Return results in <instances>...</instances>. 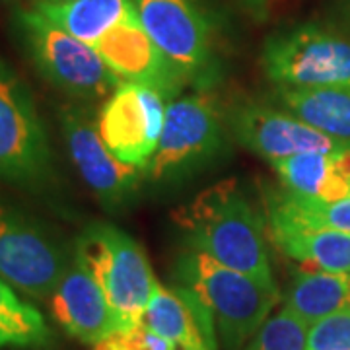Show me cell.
Instances as JSON below:
<instances>
[{
	"label": "cell",
	"mask_w": 350,
	"mask_h": 350,
	"mask_svg": "<svg viewBox=\"0 0 350 350\" xmlns=\"http://www.w3.org/2000/svg\"><path fill=\"white\" fill-rule=\"evenodd\" d=\"M278 96L292 115L350 144V86L280 88Z\"/></svg>",
	"instance_id": "cell-19"
},
{
	"label": "cell",
	"mask_w": 350,
	"mask_h": 350,
	"mask_svg": "<svg viewBox=\"0 0 350 350\" xmlns=\"http://www.w3.org/2000/svg\"><path fill=\"white\" fill-rule=\"evenodd\" d=\"M94 350H177V347L140 323L129 331H115L109 337L96 342Z\"/></svg>",
	"instance_id": "cell-25"
},
{
	"label": "cell",
	"mask_w": 350,
	"mask_h": 350,
	"mask_svg": "<svg viewBox=\"0 0 350 350\" xmlns=\"http://www.w3.org/2000/svg\"><path fill=\"white\" fill-rule=\"evenodd\" d=\"M72 259L27 214L0 195V278L47 300Z\"/></svg>",
	"instance_id": "cell-7"
},
{
	"label": "cell",
	"mask_w": 350,
	"mask_h": 350,
	"mask_svg": "<svg viewBox=\"0 0 350 350\" xmlns=\"http://www.w3.org/2000/svg\"><path fill=\"white\" fill-rule=\"evenodd\" d=\"M103 63L123 84L146 86L174 101L185 80L156 47L138 18L137 8L126 14L109 33L94 45Z\"/></svg>",
	"instance_id": "cell-11"
},
{
	"label": "cell",
	"mask_w": 350,
	"mask_h": 350,
	"mask_svg": "<svg viewBox=\"0 0 350 350\" xmlns=\"http://www.w3.org/2000/svg\"><path fill=\"white\" fill-rule=\"evenodd\" d=\"M51 177L49 140L29 88L0 61V179L38 187Z\"/></svg>",
	"instance_id": "cell-5"
},
{
	"label": "cell",
	"mask_w": 350,
	"mask_h": 350,
	"mask_svg": "<svg viewBox=\"0 0 350 350\" xmlns=\"http://www.w3.org/2000/svg\"><path fill=\"white\" fill-rule=\"evenodd\" d=\"M308 337L310 325L284 306L275 315H269L253 335L247 350H306Z\"/></svg>",
	"instance_id": "cell-23"
},
{
	"label": "cell",
	"mask_w": 350,
	"mask_h": 350,
	"mask_svg": "<svg viewBox=\"0 0 350 350\" xmlns=\"http://www.w3.org/2000/svg\"><path fill=\"white\" fill-rule=\"evenodd\" d=\"M230 125L247 150L259 154L271 163L306 152L350 150V144L327 137L296 115L276 111L259 103L238 107L230 117Z\"/></svg>",
	"instance_id": "cell-13"
},
{
	"label": "cell",
	"mask_w": 350,
	"mask_h": 350,
	"mask_svg": "<svg viewBox=\"0 0 350 350\" xmlns=\"http://www.w3.org/2000/svg\"><path fill=\"white\" fill-rule=\"evenodd\" d=\"M247 2H250V4H262L265 0H247Z\"/></svg>",
	"instance_id": "cell-26"
},
{
	"label": "cell",
	"mask_w": 350,
	"mask_h": 350,
	"mask_svg": "<svg viewBox=\"0 0 350 350\" xmlns=\"http://www.w3.org/2000/svg\"><path fill=\"white\" fill-rule=\"evenodd\" d=\"M284 306L310 327L329 315L350 310V275L321 269L298 271L288 286Z\"/></svg>",
	"instance_id": "cell-20"
},
{
	"label": "cell",
	"mask_w": 350,
	"mask_h": 350,
	"mask_svg": "<svg viewBox=\"0 0 350 350\" xmlns=\"http://www.w3.org/2000/svg\"><path fill=\"white\" fill-rule=\"evenodd\" d=\"M267 218L312 228H331L350 234V197L337 200H312L294 197L288 191H282L269 197Z\"/></svg>",
	"instance_id": "cell-22"
},
{
	"label": "cell",
	"mask_w": 350,
	"mask_h": 350,
	"mask_svg": "<svg viewBox=\"0 0 350 350\" xmlns=\"http://www.w3.org/2000/svg\"><path fill=\"white\" fill-rule=\"evenodd\" d=\"M16 25L38 70L53 86L82 100L109 98L123 82L100 53L76 39L38 10H20Z\"/></svg>",
	"instance_id": "cell-4"
},
{
	"label": "cell",
	"mask_w": 350,
	"mask_h": 350,
	"mask_svg": "<svg viewBox=\"0 0 350 350\" xmlns=\"http://www.w3.org/2000/svg\"><path fill=\"white\" fill-rule=\"evenodd\" d=\"M49 340L51 331L41 312L0 278V349H39Z\"/></svg>",
	"instance_id": "cell-21"
},
{
	"label": "cell",
	"mask_w": 350,
	"mask_h": 350,
	"mask_svg": "<svg viewBox=\"0 0 350 350\" xmlns=\"http://www.w3.org/2000/svg\"><path fill=\"white\" fill-rule=\"evenodd\" d=\"M179 275L208 312L228 350L243 347L280 301L276 282L234 271L199 251L183 257Z\"/></svg>",
	"instance_id": "cell-2"
},
{
	"label": "cell",
	"mask_w": 350,
	"mask_h": 350,
	"mask_svg": "<svg viewBox=\"0 0 350 350\" xmlns=\"http://www.w3.org/2000/svg\"><path fill=\"white\" fill-rule=\"evenodd\" d=\"M269 232L276 247L284 251L290 259L312 265L313 269L350 275L349 232L298 226L282 220H269Z\"/></svg>",
	"instance_id": "cell-17"
},
{
	"label": "cell",
	"mask_w": 350,
	"mask_h": 350,
	"mask_svg": "<svg viewBox=\"0 0 350 350\" xmlns=\"http://www.w3.org/2000/svg\"><path fill=\"white\" fill-rule=\"evenodd\" d=\"M306 350H350V310L329 315L310 327Z\"/></svg>",
	"instance_id": "cell-24"
},
{
	"label": "cell",
	"mask_w": 350,
	"mask_h": 350,
	"mask_svg": "<svg viewBox=\"0 0 350 350\" xmlns=\"http://www.w3.org/2000/svg\"><path fill=\"white\" fill-rule=\"evenodd\" d=\"M165 98L156 90L121 84L107 98L98 129L105 146L123 163L146 167L165 121Z\"/></svg>",
	"instance_id": "cell-10"
},
{
	"label": "cell",
	"mask_w": 350,
	"mask_h": 350,
	"mask_svg": "<svg viewBox=\"0 0 350 350\" xmlns=\"http://www.w3.org/2000/svg\"><path fill=\"white\" fill-rule=\"evenodd\" d=\"M146 33L187 82L204 84L213 63V24L199 0H133Z\"/></svg>",
	"instance_id": "cell-9"
},
{
	"label": "cell",
	"mask_w": 350,
	"mask_h": 350,
	"mask_svg": "<svg viewBox=\"0 0 350 350\" xmlns=\"http://www.w3.org/2000/svg\"><path fill=\"white\" fill-rule=\"evenodd\" d=\"M51 313L70 337L96 345L117 331L109 301L84 262L75 257L51 294Z\"/></svg>",
	"instance_id": "cell-14"
},
{
	"label": "cell",
	"mask_w": 350,
	"mask_h": 350,
	"mask_svg": "<svg viewBox=\"0 0 350 350\" xmlns=\"http://www.w3.org/2000/svg\"><path fill=\"white\" fill-rule=\"evenodd\" d=\"M262 68L280 88L350 86V43L317 25H301L267 39Z\"/></svg>",
	"instance_id": "cell-6"
},
{
	"label": "cell",
	"mask_w": 350,
	"mask_h": 350,
	"mask_svg": "<svg viewBox=\"0 0 350 350\" xmlns=\"http://www.w3.org/2000/svg\"><path fill=\"white\" fill-rule=\"evenodd\" d=\"M222 117L211 92L167 101L162 137L144 172L160 181L208 160L222 144Z\"/></svg>",
	"instance_id": "cell-8"
},
{
	"label": "cell",
	"mask_w": 350,
	"mask_h": 350,
	"mask_svg": "<svg viewBox=\"0 0 350 350\" xmlns=\"http://www.w3.org/2000/svg\"><path fill=\"white\" fill-rule=\"evenodd\" d=\"M142 325L172 340L183 350H214L216 329L204 306L187 286H163L156 282Z\"/></svg>",
	"instance_id": "cell-15"
},
{
	"label": "cell",
	"mask_w": 350,
	"mask_h": 350,
	"mask_svg": "<svg viewBox=\"0 0 350 350\" xmlns=\"http://www.w3.org/2000/svg\"><path fill=\"white\" fill-rule=\"evenodd\" d=\"M133 6V0H33V10L92 47L109 33Z\"/></svg>",
	"instance_id": "cell-18"
},
{
	"label": "cell",
	"mask_w": 350,
	"mask_h": 350,
	"mask_svg": "<svg viewBox=\"0 0 350 350\" xmlns=\"http://www.w3.org/2000/svg\"><path fill=\"white\" fill-rule=\"evenodd\" d=\"M189 245L234 271L275 282L265 220L236 179L204 189L175 214Z\"/></svg>",
	"instance_id": "cell-1"
},
{
	"label": "cell",
	"mask_w": 350,
	"mask_h": 350,
	"mask_svg": "<svg viewBox=\"0 0 350 350\" xmlns=\"http://www.w3.org/2000/svg\"><path fill=\"white\" fill-rule=\"evenodd\" d=\"M284 191L312 200L350 197V150L306 152L273 163Z\"/></svg>",
	"instance_id": "cell-16"
},
{
	"label": "cell",
	"mask_w": 350,
	"mask_h": 350,
	"mask_svg": "<svg viewBox=\"0 0 350 350\" xmlns=\"http://www.w3.org/2000/svg\"><path fill=\"white\" fill-rule=\"evenodd\" d=\"M59 119L70 160L88 187L107 206L123 202L137 185L142 167L123 163L105 146L100 129L86 109L64 105Z\"/></svg>",
	"instance_id": "cell-12"
},
{
	"label": "cell",
	"mask_w": 350,
	"mask_h": 350,
	"mask_svg": "<svg viewBox=\"0 0 350 350\" xmlns=\"http://www.w3.org/2000/svg\"><path fill=\"white\" fill-rule=\"evenodd\" d=\"M75 257L96 276L115 315L117 331L140 325L158 280L137 241L115 226L90 224L76 239Z\"/></svg>",
	"instance_id": "cell-3"
}]
</instances>
